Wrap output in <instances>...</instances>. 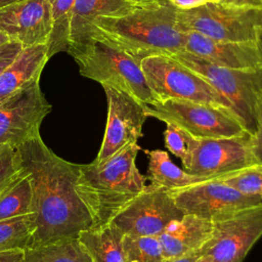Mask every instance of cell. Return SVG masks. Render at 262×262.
Segmentation results:
<instances>
[{"label":"cell","instance_id":"6da1fadb","mask_svg":"<svg viewBox=\"0 0 262 262\" xmlns=\"http://www.w3.org/2000/svg\"><path fill=\"white\" fill-rule=\"evenodd\" d=\"M16 149L32 186V247L77 237L92 227V217L76 189L80 165L55 155L40 134Z\"/></svg>","mask_w":262,"mask_h":262},{"label":"cell","instance_id":"7a4b0ae2","mask_svg":"<svg viewBox=\"0 0 262 262\" xmlns=\"http://www.w3.org/2000/svg\"><path fill=\"white\" fill-rule=\"evenodd\" d=\"M176 14L177 8L169 1L135 7L121 15L95 18L84 39L100 38L138 62L148 56L174 55L184 50L186 41Z\"/></svg>","mask_w":262,"mask_h":262},{"label":"cell","instance_id":"3957f363","mask_svg":"<svg viewBox=\"0 0 262 262\" xmlns=\"http://www.w3.org/2000/svg\"><path fill=\"white\" fill-rule=\"evenodd\" d=\"M139 149L138 143L132 142L102 162L80 165L76 189L93 226L111 222L147 185L136 165Z\"/></svg>","mask_w":262,"mask_h":262},{"label":"cell","instance_id":"277c9868","mask_svg":"<svg viewBox=\"0 0 262 262\" xmlns=\"http://www.w3.org/2000/svg\"><path fill=\"white\" fill-rule=\"evenodd\" d=\"M68 53L79 66L80 74L102 87L123 91L143 104L157 101L150 90L140 62L106 41L88 37L70 45Z\"/></svg>","mask_w":262,"mask_h":262},{"label":"cell","instance_id":"5b68a950","mask_svg":"<svg viewBox=\"0 0 262 262\" xmlns=\"http://www.w3.org/2000/svg\"><path fill=\"white\" fill-rule=\"evenodd\" d=\"M178 28L216 41L256 42L262 31V8L209 2L189 10H178Z\"/></svg>","mask_w":262,"mask_h":262},{"label":"cell","instance_id":"8992f818","mask_svg":"<svg viewBox=\"0 0 262 262\" xmlns=\"http://www.w3.org/2000/svg\"><path fill=\"white\" fill-rule=\"evenodd\" d=\"M147 117L173 124L195 138L231 137L249 133L229 107L190 100L167 99L144 104Z\"/></svg>","mask_w":262,"mask_h":262},{"label":"cell","instance_id":"52a82bcc","mask_svg":"<svg viewBox=\"0 0 262 262\" xmlns=\"http://www.w3.org/2000/svg\"><path fill=\"white\" fill-rule=\"evenodd\" d=\"M140 67L157 101L190 100L232 110L228 100L205 79L171 55L145 57Z\"/></svg>","mask_w":262,"mask_h":262},{"label":"cell","instance_id":"ba28073f","mask_svg":"<svg viewBox=\"0 0 262 262\" xmlns=\"http://www.w3.org/2000/svg\"><path fill=\"white\" fill-rule=\"evenodd\" d=\"M205 79L230 103L248 132H255L257 91L262 84L261 72H244L215 64L185 50L171 55Z\"/></svg>","mask_w":262,"mask_h":262},{"label":"cell","instance_id":"9c48e42d","mask_svg":"<svg viewBox=\"0 0 262 262\" xmlns=\"http://www.w3.org/2000/svg\"><path fill=\"white\" fill-rule=\"evenodd\" d=\"M259 165L252 150V134L231 137L195 138L189 134L188 159L182 168L190 174L219 177Z\"/></svg>","mask_w":262,"mask_h":262},{"label":"cell","instance_id":"30bf717a","mask_svg":"<svg viewBox=\"0 0 262 262\" xmlns=\"http://www.w3.org/2000/svg\"><path fill=\"white\" fill-rule=\"evenodd\" d=\"M262 236V203L213 221L204 255L213 262H242Z\"/></svg>","mask_w":262,"mask_h":262},{"label":"cell","instance_id":"8fae6325","mask_svg":"<svg viewBox=\"0 0 262 262\" xmlns=\"http://www.w3.org/2000/svg\"><path fill=\"white\" fill-rule=\"evenodd\" d=\"M183 215L168 190L148 184L111 222L127 235L159 236L171 221Z\"/></svg>","mask_w":262,"mask_h":262},{"label":"cell","instance_id":"7c38bea8","mask_svg":"<svg viewBox=\"0 0 262 262\" xmlns=\"http://www.w3.org/2000/svg\"><path fill=\"white\" fill-rule=\"evenodd\" d=\"M50 111L51 104L41 90L40 79L17 91L0 104V146L17 147L39 135L41 123Z\"/></svg>","mask_w":262,"mask_h":262},{"label":"cell","instance_id":"4fadbf2b","mask_svg":"<svg viewBox=\"0 0 262 262\" xmlns=\"http://www.w3.org/2000/svg\"><path fill=\"white\" fill-rule=\"evenodd\" d=\"M169 193L184 214L212 221L262 203V199L246 195L216 179L169 190Z\"/></svg>","mask_w":262,"mask_h":262},{"label":"cell","instance_id":"5bb4252c","mask_svg":"<svg viewBox=\"0 0 262 262\" xmlns=\"http://www.w3.org/2000/svg\"><path fill=\"white\" fill-rule=\"evenodd\" d=\"M107 99V119L100 149L95 162H102L123 147L142 137L147 118L144 104L126 92L103 87Z\"/></svg>","mask_w":262,"mask_h":262},{"label":"cell","instance_id":"9a60e30c","mask_svg":"<svg viewBox=\"0 0 262 262\" xmlns=\"http://www.w3.org/2000/svg\"><path fill=\"white\" fill-rule=\"evenodd\" d=\"M0 31L24 48L47 45L52 32L49 0H20L0 7Z\"/></svg>","mask_w":262,"mask_h":262},{"label":"cell","instance_id":"2e32d148","mask_svg":"<svg viewBox=\"0 0 262 262\" xmlns=\"http://www.w3.org/2000/svg\"><path fill=\"white\" fill-rule=\"evenodd\" d=\"M184 50L223 68L262 71V50L256 42L216 41L200 33L187 31Z\"/></svg>","mask_w":262,"mask_h":262},{"label":"cell","instance_id":"e0dca14e","mask_svg":"<svg viewBox=\"0 0 262 262\" xmlns=\"http://www.w3.org/2000/svg\"><path fill=\"white\" fill-rule=\"evenodd\" d=\"M213 235V221L184 214L171 221L159 235L165 259L185 255L202 248Z\"/></svg>","mask_w":262,"mask_h":262},{"label":"cell","instance_id":"ac0fdd59","mask_svg":"<svg viewBox=\"0 0 262 262\" xmlns=\"http://www.w3.org/2000/svg\"><path fill=\"white\" fill-rule=\"evenodd\" d=\"M47 45L25 47L13 62L0 75V104L36 79H40L49 59Z\"/></svg>","mask_w":262,"mask_h":262},{"label":"cell","instance_id":"d6986e66","mask_svg":"<svg viewBox=\"0 0 262 262\" xmlns=\"http://www.w3.org/2000/svg\"><path fill=\"white\" fill-rule=\"evenodd\" d=\"M125 233L108 222L82 230L77 238L92 262H125Z\"/></svg>","mask_w":262,"mask_h":262},{"label":"cell","instance_id":"ffe728a7","mask_svg":"<svg viewBox=\"0 0 262 262\" xmlns=\"http://www.w3.org/2000/svg\"><path fill=\"white\" fill-rule=\"evenodd\" d=\"M133 8L135 7L127 0H75L70 29V45L78 43L86 37L95 18L121 15Z\"/></svg>","mask_w":262,"mask_h":262},{"label":"cell","instance_id":"44dd1931","mask_svg":"<svg viewBox=\"0 0 262 262\" xmlns=\"http://www.w3.org/2000/svg\"><path fill=\"white\" fill-rule=\"evenodd\" d=\"M145 152L148 156L146 179L154 186L169 191L215 179V177L196 176L179 168L172 162L168 152L162 149L145 150Z\"/></svg>","mask_w":262,"mask_h":262},{"label":"cell","instance_id":"7402d4cb","mask_svg":"<svg viewBox=\"0 0 262 262\" xmlns=\"http://www.w3.org/2000/svg\"><path fill=\"white\" fill-rule=\"evenodd\" d=\"M21 262H92L77 237L62 238L25 250Z\"/></svg>","mask_w":262,"mask_h":262},{"label":"cell","instance_id":"603a6c76","mask_svg":"<svg viewBox=\"0 0 262 262\" xmlns=\"http://www.w3.org/2000/svg\"><path fill=\"white\" fill-rule=\"evenodd\" d=\"M32 213L31 181L21 169L20 174L0 191V221Z\"/></svg>","mask_w":262,"mask_h":262},{"label":"cell","instance_id":"cb8c5ba5","mask_svg":"<svg viewBox=\"0 0 262 262\" xmlns=\"http://www.w3.org/2000/svg\"><path fill=\"white\" fill-rule=\"evenodd\" d=\"M52 12V32L47 44V56L69 50L70 29L75 0H49Z\"/></svg>","mask_w":262,"mask_h":262},{"label":"cell","instance_id":"d4e9b609","mask_svg":"<svg viewBox=\"0 0 262 262\" xmlns=\"http://www.w3.org/2000/svg\"><path fill=\"white\" fill-rule=\"evenodd\" d=\"M31 214L0 221V251L27 250L33 245Z\"/></svg>","mask_w":262,"mask_h":262},{"label":"cell","instance_id":"484cf974","mask_svg":"<svg viewBox=\"0 0 262 262\" xmlns=\"http://www.w3.org/2000/svg\"><path fill=\"white\" fill-rule=\"evenodd\" d=\"M123 247L125 262H163L165 260L159 236L125 234Z\"/></svg>","mask_w":262,"mask_h":262},{"label":"cell","instance_id":"4316f807","mask_svg":"<svg viewBox=\"0 0 262 262\" xmlns=\"http://www.w3.org/2000/svg\"><path fill=\"white\" fill-rule=\"evenodd\" d=\"M246 195L262 199V165H253L215 178Z\"/></svg>","mask_w":262,"mask_h":262},{"label":"cell","instance_id":"83f0119b","mask_svg":"<svg viewBox=\"0 0 262 262\" xmlns=\"http://www.w3.org/2000/svg\"><path fill=\"white\" fill-rule=\"evenodd\" d=\"M21 172L16 147L4 144L0 146V191L11 183Z\"/></svg>","mask_w":262,"mask_h":262},{"label":"cell","instance_id":"f1b7e54d","mask_svg":"<svg viewBox=\"0 0 262 262\" xmlns=\"http://www.w3.org/2000/svg\"><path fill=\"white\" fill-rule=\"evenodd\" d=\"M163 135L166 148L175 157L179 158L183 166L188 159L189 134L173 124L166 123V129Z\"/></svg>","mask_w":262,"mask_h":262},{"label":"cell","instance_id":"f546056e","mask_svg":"<svg viewBox=\"0 0 262 262\" xmlns=\"http://www.w3.org/2000/svg\"><path fill=\"white\" fill-rule=\"evenodd\" d=\"M252 150L259 165H262V84L257 91L255 106V132L252 135Z\"/></svg>","mask_w":262,"mask_h":262},{"label":"cell","instance_id":"4dcf8cb0","mask_svg":"<svg viewBox=\"0 0 262 262\" xmlns=\"http://www.w3.org/2000/svg\"><path fill=\"white\" fill-rule=\"evenodd\" d=\"M24 46L14 40H9L0 45V75L13 62Z\"/></svg>","mask_w":262,"mask_h":262},{"label":"cell","instance_id":"1f68e13d","mask_svg":"<svg viewBox=\"0 0 262 262\" xmlns=\"http://www.w3.org/2000/svg\"><path fill=\"white\" fill-rule=\"evenodd\" d=\"M204 246L202 248L193 250L185 255H182L179 257H174V258H167L163 262H195L199 258H201L204 255Z\"/></svg>","mask_w":262,"mask_h":262},{"label":"cell","instance_id":"d6a6232c","mask_svg":"<svg viewBox=\"0 0 262 262\" xmlns=\"http://www.w3.org/2000/svg\"><path fill=\"white\" fill-rule=\"evenodd\" d=\"M24 253V250L0 251V262H21Z\"/></svg>","mask_w":262,"mask_h":262},{"label":"cell","instance_id":"836d02e7","mask_svg":"<svg viewBox=\"0 0 262 262\" xmlns=\"http://www.w3.org/2000/svg\"><path fill=\"white\" fill-rule=\"evenodd\" d=\"M221 3L235 5V6L262 8V0H221Z\"/></svg>","mask_w":262,"mask_h":262},{"label":"cell","instance_id":"e575fe53","mask_svg":"<svg viewBox=\"0 0 262 262\" xmlns=\"http://www.w3.org/2000/svg\"><path fill=\"white\" fill-rule=\"evenodd\" d=\"M178 10H189L196 7V4L193 0H168Z\"/></svg>","mask_w":262,"mask_h":262},{"label":"cell","instance_id":"d590c367","mask_svg":"<svg viewBox=\"0 0 262 262\" xmlns=\"http://www.w3.org/2000/svg\"><path fill=\"white\" fill-rule=\"evenodd\" d=\"M127 1L134 7H144V6H150V5L163 3L168 0H127Z\"/></svg>","mask_w":262,"mask_h":262},{"label":"cell","instance_id":"8d00e7d4","mask_svg":"<svg viewBox=\"0 0 262 262\" xmlns=\"http://www.w3.org/2000/svg\"><path fill=\"white\" fill-rule=\"evenodd\" d=\"M10 39L4 34V33H2L1 31H0V45H2L3 43H5V42H7V41H9Z\"/></svg>","mask_w":262,"mask_h":262},{"label":"cell","instance_id":"74e56055","mask_svg":"<svg viewBox=\"0 0 262 262\" xmlns=\"http://www.w3.org/2000/svg\"><path fill=\"white\" fill-rule=\"evenodd\" d=\"M195 262H213L212 260H211V258H209L208 256H206V255H203L201 258H199Z\"/></svg>","mask_w":262,"mask_h":262},{"label":"cell","instance_id":"f35d334b","mask_svg":"<svg viewBox=\"0 0 262 262\" xmlns=\"http://www.w3.org/2000/svg\"><path fill=\"white\" fill-rule=\"evenodd\" d=\"M16 1H20V0H0V7L10 4V3H13V2H16Z\"/></svg>","mask_w":262,"mask_h":262},{"label":"cell","instance_id":"ab89813d","mask_svg":"<svg viewBox=\"0 0 262 262\" xmlns=\"http://www.w3.org/2000/svg\"><path fill=\"white\" fill-rule=\"evenodd\" d=\"M196 4V7L198 6H201V5H204V4H207L209 2H212V0H193Z\"/></svg>","mask_w":262,"mask_h":262},{"label":"cell","instance_id":"60d3db41","mask_svg":"<svg viewBox=\"0 0 262 262\" xmlns=\"http://www.w3.org/2000/svg\"><path fill=\"white\" fill-rule=\"evenodd\" d=\"M258 44L262 50V31H261V34H260V37H259V40H258Z\"/></svg>","mask_w":262,"mask_h":262},{"label":"cell","instance_id":"b9f144b4","mask_svg":"<svg viewBox=\"0 0 262 262\" xmlns=\"http://www.w3.org/2000/svg\"><path fill=\"white\" fill-rule=\"evenodd\" d=\"M212 2H221V0H212Z\"/></svg>","mask_w":262,"mask_h":262}]
</instances>
